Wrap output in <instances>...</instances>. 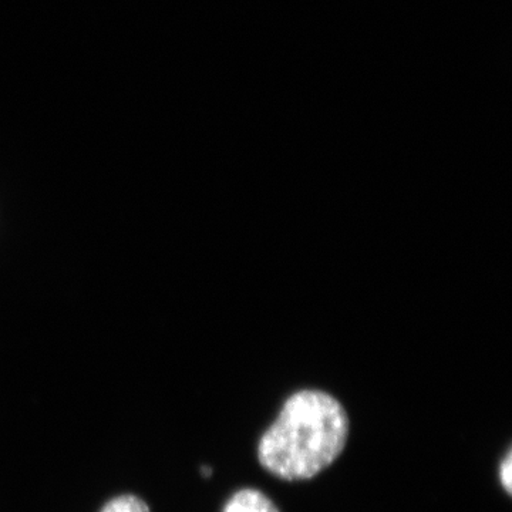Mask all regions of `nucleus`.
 Returning a JSON list of instances; mask_svg holds the SVG:
<instances>
[{
    "label": "nucleus",
    "mask_w": 512,
    "mask_h": 512,
    "mask_svg": "<svg viewBox=\"0 0 512 512\" xmlns=\"http://www.w3.org/2000/svg\"><path fill=\"white\" fill-rule=\"evenodd\" d=\"M222 512H279L271 498L254 488H245L229 498Z\"/></svg>",
    "instance_id": "obj_2"
},
{
    "label": "nucleus",
    "mask_w": 512,
    "mask_h": 512,
    "mask_svg": "<svg viewBox=\"0 0 512 512\" xmlns=\"http://www.w3.org/2000/svg\"><path fill=\"white\" fill-rule=\"evenodd\" d=\"M348 436L342 404L320 390H302L286 400L259 441V463L282 480H308L340 456Z\"/></svg>",
    "instance_id": "obj_1"
},
{
    "label": "nucleus",
    "mask_w": 512,
    "mask_h": 512,
    "mask_svg": "<svg viewBox=\"0 0 512 512\" xmlns=\"http://www.w3.org/2000/svg\"><path fill=\"white\" fill-rule=\"evenodd\" d=\"M101 512H150V508L134 495H121L111 500Z\"/></svg>",
    "instance_id": "obj_3"
},
{
    "label": "nucleus",
    "mask_w": 512,
    "mask_h": 512,
    "mask_svg": "<svg viewBox=\"0 0 512 512\" xmlns=\"http://www.w3.org/2000/svg\"><path fill=\"white\" fill-rule=\"evenodd\" d=\"M501 484L504 485L505 491L507 493H511L512 488V457L511 451L505 457L503 463H501L500 470Z\"/></svg>",
    "instance_id": "obj_4"
}]
</instances>
